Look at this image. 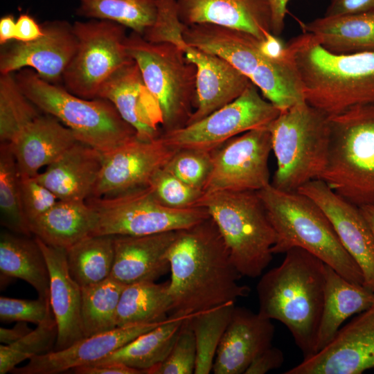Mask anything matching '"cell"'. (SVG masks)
<instances>
[{"label": "cell", "mask_w": 374, "mask_h": 374, "mask_svg": "<svg viewBox=\"0 0 374 374\" xmlns=\"http://www.w3.org/2000/svg\"><path fill=\"white\" fill-rule=\"evenodd\" d=\"M171 315L188 317L247 296L242 276L211 217L177 231L167 253Z\"/></svg>", "instance_id": "obj_1"}, {"label": "cell", "mask_w": 374, "mask_h": 374, "mask_svg": "<svg viewBox=\"0 0 374 374\" xmlns=\"http://www.w3.org/2000/svg\"><path fill=\"white\" fill-rule=\"evenodd\" d=\"M325 279L326 263L294 247L285 253L280 265L262 275L256 286L258 313L283 323L304 357L314 353Z\"/></svg>", "instance_id": "obj_2"}, {"label": "cell", "mask_w": 374, "mask_h": 374, "mask_svg": "<svg viewBox=\"0 0 374 374\" xmlns=\"http://www.w3.org/2000/svg\"><path fill=\"white\" fill-rule=\"evenodd\" d=\"M285 46L309 105L331 116L355 105L374 103V51L334 54L307 32Z\"/></svg>", "instance_id": "obj_3"}, {"label": "cell", "mask_w": 374, "mask_h": 374, "mask_svg": "<svg viewBox=\"0 0 374 374\" xmlns=\"http://www.w3.org/2000/svg\"><path fill=\"white\" fill-rule=\"evenodd\" d=\"M276 234L273 254L300 247L348 280L364 285L362 271L340 242L329 218L308 196L271 184L257 191Z\"/></svg>", "instance_id": "obj_4"}, {"label": "cell", "mask_w": 374, "mask_h": 374, "mask_svg": "<svg viewBox=\"0 0 374 374\" xmlns=\"http://www.w3.org/2000/svg\"><path fill=\"white\" fill-rule=\"evenodd\" d=\"M182 35L188 44L229 62L280 112L305 101L299 75L287 55L283 60L266 56L253 35L211 24H184Z\"/></svg>", "instance_id": "obj_5"}, {"label": "cell", "mask_w": 374, "mask_h": 374, "mask_svg": "<svg viewBox=\"0 0 374 374\" xmlns=\"http://www.w3.org/2000/svg\"><path fill=\"white\" fill-rule=\"evenodd\" d=\"M15 76L23 92L40 111L60 121L79 141L102 153L137 137L109 100L79 97L44 80L31 69H23Z\"/></svg>", "instance_id": "obj_6"}, {"label": "cell", "mask_w": 374, "mask_h": 374, "mask_svg": "<svg viewBox=\"0 0 374 374\" xmlns=\"http://www.w3.org/2000/svg\"><path fill=\"white\" fill-rule=\"evenodd\" d=\"M268 128L277 165L272 186L294 192L321 179L329 154L327 114L305 101L280 112Z\"/></svg>", "instance_id": "obj_7"}, {"label": "cell", "mask_w": 374, "mask_h": 374, "mask_svg": "<svg viewBox=\"0 0 374 374\" xmlns=\"http://www.w3.org/2000/svg\"><path fill=\"white\" fill-rule=\"evenodd\" d=\"M204 208L217 226L242 276H260L272 260L276 234L257 191L203 193Z\"/></svg>", "instance_id": "obj_8"}, {"label": "cell", "mask_w": 374, "mask_h": 374, "mask_svg": "<svg viewBox=\"0 0 374 374\" xmlns=\"http://www.w3.org/2000/svg\"><path fill=\"white\" fill-rule=\"evenodd\" d=\"M327 166L320 179L350 202L374 204V103L329 116Z\"/></svg>", "instance_id": "obj_9"}, {"label": "cell", "mask_w": 374, "mask_h": 374, "mask_svg": "<svg viewBox=\"0 0 374 374\" xmlns=\"http://www.w3.org/2000/svg\"><path fill=\"white\" fill-rule=\"evenodd\" d=\"M162 116L163 133L186 125L196 103L195 64L170 42L153 43L132 32L125 42Z\"/></svg>", "instance_id": "obj_10"}, {"label": "cell", "mask_w": 374, "mask_h": 374, "mask_svg": "<svg viewBox=\"0 0 374 374\" xmlns=\"http://www.w3.org/2000/svg\"><path fill=\"white\" fill-rule=\"evenodd\" d=\"M183 27L176 0H158L156 19L143 37L150 42L177 46L196 66V103L188 125L231 103L253 83L220 56L188 44Z\"/></svg>", "instance_id": "obj_11"}, {"label": "cell", "mask_w": 374, "mask_h": 374, "mask_svg": "<svg viewBox=\"0 0 374 374\" xmlns=\"http://www.w3.org/2000/svg\"><path fill=\"white\" fill-rule=\"evenodd\" d=\"M96 212L91 235H146L190 228L210 217L200 206L175 208L162 204L150 186L85 201Z\"/></svg>", "instance_id": "obj_12"}, {"label": "cell", "mask_w": 374, "mask_h": 374, "mask_svg": "<svg viewBox=\"0 0 374 374\" xmlns=\"http://www.w3.org/2000/svg\"><path fill=\"white\" fill-rule=\"evenodd\" d=\"M73 28L78 44L62 75L64 87L79 97L97 98L104 83L134 60L125 45L126 27L111 21L89 19L74 22Z\"/></svg>", "instance_id": "obj_13"}, {"label": "cell", "mask_w": 374, "mask_h": 374, "mask_svg": "<svg viewBox=\"0 0 374 374\" xmlns=\"http://www.w3.org/2000/svg\"><path fill=\"white\" fill-rule=\"evenodd\" d=\"M251 84L238 98L204 118L164 132L163 141L175 149L213 152L227 141L251 130L267 127L280 111Z\"/></svg>", "instance_id": "obj_14"}, {"label": "cell", "mask_w": 374, "mask_h": 374, "mask_svg": "<svg viewBox=\"0 0 374 374\" xmlns=\"http://www.w3.org/2000/svg\"><path fill=\"white\" fill-rule=\"evenodd\" d=\"M271 150L268 126L251 130L212 152V165L203 193L258 191L269 184Z\"/></svg>", "instance_id": "obj_15"}, {"label": "cell", "mask_w": 374, "mask_h": 374, "mask_svg": "<svg viewBox=\"0 0 374 374\" xmlns=\"http://www.w3.org/2000/svg\"><path fill=\"white\" fill-rule=\"evenodd\" d=\"M177 150L167 145L161 136L151 141L136 137L104 153L90 197H111L148 186L156 172Z\"/></svg>", "instance_id": "obj_16"}, {"label": "cell", "mask_w": 374, "mask_h": 374, "mask_svg": "<svg viewBox=\"0 0 374 374\" xmlns=\"http://www.w3.org/2000/svg\"><path fill=\"white\" fill-rule=\"evenodd\" d=\"M374 369V303L341 328L321 350L285 374H361Z\"/></svg>", "instance_id": "obj_17"}, {"label": "cell", "mask_w": 374, "mask_h": 374, "mask_svg": "<svg viewBox=\"0 0 374 374\" xmlns=\"http://www.w3.org/2000/svg\"><path fill=\"white\" fill-rule=\"evenodd\" d=\"M42 26L44 35L40 38L29 42L14 40L2 46L1 73L31 69L51 83L57 84L62 80L77 48L73 24L57 19L46 21Z\"/></svg>", "instance_id": "obj_18"}, {"label": "cell", "mask_w": 374, "mask_h": 374, "mask_svg": "<svg viewBox=\"0 0 374 374\" xmlns=\"http://www.w3.org/2000/svg\"><path fill=\"white\" fill-rule=\"evenodd\" d=\"M323 211L342 245L360 267L364 286L374 292V235L359 206L335 193L322 179L300 187Z\"/></svg>", "instance_id": "obj_19"}, {"label": "cell", "mask_w": 374, "mask_h": 374, "mask_svg": "<svg viewBox=\"0 0 374 374\" xmlns=\"http://www.w3.org/2000/svg\"><path fill=\"white\" fill-rule=\"evenodd\" d=\"M166 321V320H165ZM134 323L84 337L68 348L35 356L15 374H57L98 362L163 322Z\"/></svg>", "instance_id": "obj_20"}, {"label": "cell", "mask_w": 374, "mask_h": 374, "mask_svg": "<svg viewBox=\"0 0 374 374\" xmlns=\"http://www.w3.org/2000/svg\"><path fill=\"white\" fill-rule=\"evenodd\" d=\"M98 98L109 100L143 141L163 134L159 107L147 89L134 60L115 72L102 86Z\"/></svg>", "instance_id": "obj_21"}, {"label": "cell", "mask_w": 374, "mask_h": 374, "mask_svg": "<svg viewBox=\"0 0 374 374\" xmlns=\"http://www.w3.org/2000/svg\"><path fill=\"white\" fill-rule=\"evenodd\" d=\"M274 335L271 320L235 306L217 348L212 371L244 374L252 361L271 346Z\"/></svg>", "instance_id": "obj_22"}, {"label": "cell", "mask_w": 374, "mask_h": 374, "mask_svg": "<svg viewBox=\"0 0 374 374\" xmlns=\"http://www.w3.org/2000/svg\"><path fill=\"white\" fill-rule=\"evenodd\" d=\"M186 26L211 24L248 33L260 40L271 33L269 0H176Z\"/></svg>", "instance_id": "obj_23"}, {"label": "cell", "mask_w": 374, "mask_h": 374, "mask_svg": "<svg viewBox=\"0 0 374 374\" xmlns=\"http://www.w3.org/2000/svg\"><path fill=\"white\" fill-rule=\"evenodd\" d=\"M177 231L146 235H115L110 277L125 284L155 281L170 270L167 253Z\"/></svg>", "instance_id": "obj_24"}, {"label": "cell", "mask_w": 374, "mask_h": 374, "mask_svg": "<svg viewBox=\"0 0 374 374\" xmlns=\"http://www.w3.org/2000/svg\"><path fill=\"white\" fill-rule=\"evenodd\" d=\"M50 276V303L57 326L55 350H62L84 337L81 319V287L71 276L66 249L46 244L35 238Z\"/></svg>", "instance_id": "obj_25"}, {"label": "cell", "mask_w": 374, "mask_h": 374, "mask_svg": "<svg viewBox=\"0 0 374 374\" xmlns=\"http://www.w3.org/2000/svg\"><path fill=\"white\" fill-rule=\"evenodd\" d=\"M103 153L78 141L35 177L59 200L85 202L98 178Z\"/></svg>", "instance_id": "obj_26"}, {"label": "cell", "mask_w": 374, "mask_h": 374, "mask_svg": "<svg viewBox=\"0 0 374 374\" xmlns=\"http://www.w3.org/2000/svg\"><path fill=\"white\" fill-rule=\"evenodd\" d=\"M78 141L69 128L45 114L25 127L9 143L19 173L34 177Z\"/></svg>", "instance_id": "obj_27"}, {"label": "cell", "mask_w": 374, "mask_h": 374, "mask_svg": "<svg viewBox=\"0 0 374 374\" xmlns=\"http://www.w3.org/2000/svg\"><path fill=\"white\" fill-rule=\"evenodd\" d=\"M373 303V292L348 280L326 264L323 305L314 353L334 338L347 319L366 310Z\"/></svg>", "instance_id": "obj_28"}, {"label": "cell", "mask_w": 374, "mask_h": 374, "mask_svg": "<svg viewBox=\"0 0 374 374\" xmlns=\"http://www.w3.org/2000/svg\"><path fill=\"white\" fill-rule=\"evenodd\" d=\"M97 220L96 212L86 202L58 200L29 225L35 238L48 245L68 249L91 235Z\"/></svg>", "instance_id": "obj_29"}, {"label": "cell", "mask_w": 374, "mask_h": 374, "mask_svg": "<svg viewBox=\"0 0 374 374\" xmlns=\"http://www.w3.org/2000/svg\"><path fill=\"white\" fill-rule=\"evenodd\" d=\"M300 25L330 53L348 55L374 51V12L323 16Z\"/></svg>", "instance_id": "obj_30"}, {"label": "cell", "mask_w": 374, "mask_h": 374, "mask_svg": "<svg viewBox=\"0 0 374 374\" xmlns=\"http://www.w3.org/2000/svg\"><path fill=\"white\" fill-rule=\"evenodd\" d=\"M1 276L20 278L50 301V276L44 253L35 238L11 231L0 235Z\"/></svg>", "instance_id": "obj_31"}, {"label": "cell", "mask_w": 374, "mask_h": 374, "mask_svg": "<svg viewBox=\"0 0 374 374\" xmlns=\"http://www.w3.org/2000/svg\"><path fill=\"white\" fill-rule=\"evenodd\" d=\"M189 317L170 316L159 326L93 364L121 363L148 373L166 358Z\"/></svg>", "instance_id": "obj_32"}, {"label": "cell", "mask_w": 374, "mask_h": 374, "mask_svg": "<svg viewBox=\"0 0 374 374\" xmlns=\"http://www.w3.org/2000/svg\"><path fill=\"white\" fill-rule=\"evenodd\" d=\"M171 310L169 281L126 285L118 305L116 326L162 322L169 317Z\"/></svg>", "instance_id": "obj_33"}, {"label": "cell", "mask_w": 374, "mask_h": 374, "mask_svg": "<svg viewBox=\"0 0 374 374\" xmlns=\"http://www.w3.org/2000/svg\"><path fill=\"white\" fill-rule=\"evenodd\" d=\"M69 273L81 287L100 283L111 275L114 260L112 235H90L66 249Z\"/></svg>", "instance_id": "obj_34"}, {"label": "cell", "mask_w": 374, "mask_h": 374, "mask_svg": "<svg viewBox=\"0 0 374 374\" xmlns=\"http://www.w3.org/2000/svg\"><path fill=\"white\" fill-rule=\"evenodd\" d=\"M126 285L112 277L81 287V319L84 337L115 328L118 303Z\"/></svg>", "instance_id": "obj_35"}, {"label": "cell", "mask_w": 374, "mask_h": 374, "mask_svg": "<svg viewBox=\"0 0 374 374\" xmlns=\"http://www.w3.org/2000/svg\"><path fill=\"white\" fill-rule=\"evenodd\" d=\"M158 0H78L77 15L118 23L143 35L154 22Z\"/></svg>", "instance_id": "obj_36"}, {"label": "cell", "mask_w": 374, "mask_h": 374, "mask_svg": "<svg viewBox=\"0 0 374 374\" xmlns=\"http://www.w3.org/2000/svg\"><path fill=\"white\" fill-rule=\"evenodd\" d=\"M1 224L9 231L31 236L24 213L20 190V173L9 143H0Z\"/></svg>", "instance_id": "obj_37"}, {"label": "cell", "mask_w": 374, "mask_h": 374, "mask_svg": "<svg viewBox=\"0 0 374 374\" xmlns=\"http://www.w3.org/2000/svg\"><path fill=\"white\" fill-rule=\"evenodd\" d=\"M235 303H226L191 315L188 321L196 343L195 374H209L222 337L230 321Z\"/></svg>", "instance_id": "obj_38"}, {"label": "cell", "mask_w": 374, "mask_h": 374, "mask_svg": "<svg viewBox=\"0 0 374 374\" xmlns=\"http://www.w3.org/2000/svg\"><path fill=\"white\" fill-rule=\"evenodd\" d=\"M41 115L21 89L14 73L0 75V142L10 143Z\"/></svg>", "instance_id": "obj_39"}, {"label": "cell", "mask_w": 374, "mask_h": 374, "mask_svg": "<svg viewBox=\"0 0 374 374\" xmlns=\"http://www.w3.org/2000/svg\"><path fill=\"white\" fill-rule=\"evenodd\" d=\"M57 335V323L53 316L17 341L9 345L1 344L0 374L10 372L26 359L51 351Z\"/></svg>", "instance_id": "obj_40"}, {"label": "cell", "mask_w": 374, "mask_h": 374, "mask_svg": "<svg viewBox=\"0 0 374 374\" xmlns=\"http://www.w3.org/2000/svg\"><path fill=\"white\" fill-rule=\"evenodd\" d=\"M211 165L212 152L179 149L163 168L186 184L202 191Z\"/></svg>", "instance_id": "obj_41"}, {"label": "cell", "mask_w": 374, "mask_h": 374, "mask_svg": "<svg viewBox=\"0 0 374 374\" xmlns=\"http://www.w3.org/2000/svg\"><path fill=\"white\" fill-rule=\"evenodd\" d=\"M188 318L183 323L177 338L166 358L150 369L148 374L195 373L197 358L196 343L193 331L188 321Z\"/></svg>", "instance_id": "obj_42"}, {"label": "cell", "mask_w": 374, "mask_h": 374, "mask_svg": "<svg viewBox=\"0 0 374 374\" xmlns=\"http://www.w3.org/2000/svg\"><path fill=\"white\" fill-rule=\"evenodd\" d=\"M148 186L162 204L175 208L195 206L203 194L201 190L186 184L164 168L156 172Z\"/></svg>", "instance_id": "obj_43"}, {"label": "cell", "mask_w": 374, "mask_h": 374, "mask_svg": "<svg viewBox=\"0 0 374 374\" xmlns=\"http://www.w3.org/2000/svg\"><path fill=\"white\" fill-rule=\"evenodd\" d=\"M53 316L49 300L41 297L35 300L0 297L2 322L26 321L38 325Z\"/></svg>", "instance_id": "obj_44"}, {"label": "cell", "mask_w": 374, "mask_h": 374, "mask_svg": "<svg viewBox=\"0 0 374 374\" xmlns=\"http://www.w3.org/2000/svg\"><path fill=\"white\" fill-rule=\"evenodd\" d=\"M22 206L30 223L52 208L59 200L34 177L20 174Z\"/></svg>", "instance_id": "obj_45"}, {"label": "cell", "mask_w": 374, "mask_h": 374, "mask_svg": "<svg viewBox=\"0 0 374 374\" xmlns=\"http://www.w3.org/2000/svg\"><path fill=\"white\" fill-rule=\"evenodd\" d=\"M283 362V351L271 346L252 361L244 374H265L280 368Z\"/></svg>", "instance_id": "obj_46"}, {"label": "cell", "mask_w": 374, "mask_h": 374, "mask_svg": "<svg viewBox=\"0 0 374 374\" xmlns=\"http://www.w3.org/2000/svg\"><path fill=\"white\" fill-rule=\"evenodd\" d=\"M374 12V0H330L324 16Z\"/></svg>", "instance_id": "obj_47"}, {"label": "cell", "mask_w": 374, "mask_h": 374, "mask_svg": "<svg viewBox=\"0 0 374 374\" xmlns=\"http://www.w3.org/2000/svg\"><path fill=\"white\" fill-rule=\"evenodd\" d=\"M44 35L42 24L28 14H21L16 19L15 41L29 42L40 38Z\"/></svg>", "instance_id": "obj_48"}, {"label": "cell", "mask_w": 374, "mask_h": 374, "mask_svg": "<svg viewBox=\"0 0 374 374\" xmlns=\"http://www.w3.org/2000/svg\"><path fill=\"white\" fill-rule=\"evenodd\" d=\"M76 374H143V371L121 363L92 364L74 368Z\"/></svg>", "instance_id": "obj_49"}, {"label": "cell", "mask_w": 374, "mask_h": 374, "mask_svg": "<svg viewBox=\"0 0 374 374\" xmlns=\"http://www.w3.org/2000/svg\"><path fill=\"white\" fill-rule=\"evenodd\" d=\"M260 47L262 52L271 59L283 60L287 57L285 45L278 38V36L272 33L260 41Z\"/></svg>", "instance_id": "obj_50"}, {"label": "cell", "mask_w": 374, "mask_h": 374, "mask_svg": "<svg viewBox=\"0 0 374 374\" xmlns=\"http://www.w3.org/2000/svg\"><path fill=\"white\" fill-rule=\"evenodd\" d=\"M290 0H269L271 9V33L278 36L283 32L287 6Z\"/></svg>", "instance_id": "obj_51"}, {"label": "cell", "mask_w": 374, "mask_h": 374, "mask_svg": "<svg viewBox=\"0 0 374 374\" xmlns=\"http://www.w3.org/2000/svg\"><path fill=\"white\" fill-rule=\"evenodd\" d=\"M32 331L27 322L19 321L12 328H0V341L1 344L9 345L15 343Z\"/></svg>", "instance_id": "obj_52"}, {"label": "cell", "mask_w": 374, "mask_h": 374, "mask_svg": "<svg viewBox=\"0 0 374 374\" xmlns=\"http://www.w3.org/2000/svg\"><path fill=\"white\" fill-rule=\"evenodd\" d=\"M16 19L12 15H6L0 19V44L4 46L15 40Z\"/></svg>", "instance_id": "obj_53"}, {"label": "cell", "mask_w": 374, "mask_h": 374, "mask_svg": "<svg viewBox=\"0 0 374 374\" xmlns=\"http://www.w3.org/2000/svg\"><path fill=\"white\" fill-rule=\"evenodd\" d=\"M364 217L369 224L374 235V204L359 206Z\"/></svg>", "instance_id": "obj_54"}]
</instances>
